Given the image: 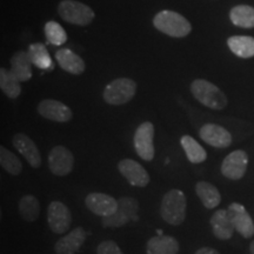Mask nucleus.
I'll use <instances>...</instances> for the list:
<instances>
[{
  "label": "nucleus",
  "instance_id": "nucleus-1",
  "mask_svg": "<svg viewBox=\"0 0 254 254\" xmlns=\"http://www.w3.org/2000/svg\"><path fill=\"white\" fill-rule=\"evenodd\" d=\"M160 215L172 226L182 225L186 218V196L180 190H170L161 200Z\"/></svg>",
  "mask_w": 254,
  "mask_h": 254
},
{
  "label": "nucleus",
  "instance_id": "nucleus-2",
  "mask_svg": "<svg viewBox=\"0 0 254 254\" xmlns=\"http://www.w3.org/2000/svg\"><path fill=\"white\" fill-rule=\"evenodd\" d=\"M153 25L158 31L173 38H184L190 33V21L178 12L164 9L153 18Z\"/></svg>",
  "mask_w": 254,
  "mask_h": 254
},
{
  "label": "nucleus",
  "instance_id": "nucleus-3",
  "mask_svg": "<svg viewBox=\"0 0 254 254\" xmlns=\"http://www.w3.org/2000/svg\"><path fill=\"white\" fill-rule=\"evenodd\" d=\"M190 92L199 103L212 110H224L227 105V98L220 88L204 79H196L190 84Z\"/></svg>",
  "mask_w": 254,
  "mask_h": 254
},
{
  "label": "nucleus",
  "instance_id": "nucleus-4",
  "mask_svg": "<svg viewBox=\"0 0 254 254\" xmlns=\"http://www.w3.org/2000/svg\"><path fill=\"white\" fill-rule=\"evenodd\" d=\"M58 13L66 23L78 26H87L94 19L93 9L75 0H63L58 6Z\"/></svg>",
  "mask_w": 254,
  "mask_h": 254
},
{
  "label": "nucleus",
  "instance_id": "nucleus-5",
  "mask_svg": "<svg viewBox=\"0 0 254 254\" xmlns=\"http://www.w3.org/2000/svg\"><path fill=\"white\" fill-rule=\"evenodd\" d=\"M136 93V84L129 78H119L111 81L104 90V100L107 104L119 106L127 104Z\"/></svg>",
  "mask_w": 254,
  "mask_h": 254
},
{
  "label": "nucleus",
  "instance_id": "nucleus-6",
  "mask_svg": "<svg viewBox=\"0 0 254 254\" xmlns=\"http://www.w3.org/2000/svg\"><path fill=\"white\" fill-rule=\"evenodd\" d=\"M139 204L134 198L123 196L118 200V209L116 213L101 218L104 227H122L131 220L138 219Z\"/></svg>",
  "mask_w": 254,
  "mask_h": 254
},
{
  "label": "nucleus",
  "instance_id": "nucleus-7",
  "mask_svg": "<svg viewBox=\"0 0 254 254\" xmlns=\"http://www.w3.org/2000/svg\"><path fill=\"white\" fill-rule=\"evenodd\" d=\"M154 126L150 122L142 123L134 133V148L142 160L151 161L154 158Z\"/></svg>",
  "mask_w": 254,
  "mask_h": 254
},
{
  "label": "nucleus",
  "instance_id": "nucleus-8",
  "mask_svg": "<svg viewBox=\"0 0 254 254\" xmlns=\"http://www.w3.org/2000/svg\"><path fill=\"white\" fill-rule=\"evenodd\" d=\"M47 220H49V226L53 233L64 234L71 226V211L63 202L52 201L47 209Z\"/></svg>",
  "mask_w": 254,
  "mask_h": 254
},
{
  "label": "nucleus",
  "instance_id": "nucleus-9",
  "mask_svg": "<svg viewBox=\"0 0 254 254\" xmlns=\"http://www.w3.org/2000/svg\"><path fill=\"white\" fill-rule=\"evenodd\" d=\"M74 157L65 146H56L49 154V167L51 172L58 177H65L72 172Z\"/></svg>",
  "mask_w": 254,
  "mask_h": 254
},
{
  "label": "nucleus",
  "instance_id": "nucleus-10",
  "mask_svg": "<svg viewBox=\"0 0 254 254\" xmlns=\"http://www.w3.org/2000/svg\"><path fill=\"white\" fill-rule=\"evenodd\" d=\"M247 165H249V155L245 151H234L224 159L221 164V173L231 180H239L245 176Z\"/></svg>",
  "mask_w": 254,
  "mask_h": 254
},
{
  "label": "nucleus",
  "instance_id": "nucleus-11",
  "mask_svg": "<svg viewBox=\"0 0 254 254\" xmlns=\"http://www.w3.org/2000/svg\"><path fill=\"white\" fill-rule=\"evenodd\" d=\"M118 170L122 173V176L133 186L146 187L150 184V174L140 164L136 163L133 159H123V160H120V163L118 164Z\"/></svg>",
  "mask_w": 254,
  "mask_h": 254
},
{
  "label": "nucleus",
  "instance_id": "nucleus-12",
  "mask_svg": "<svg viewBox=\"0 0 254 254\" xmlns=\"http://www.w3.org/2000/svg\"><path fill=\"white\" fill-rule=\"evenodd\" d=\"M38 112L45 119L52 120L56 123H67L72 119L73 114L68 106L62 101L45 99L38 105Z\"/></svg>",
  "mask_w": 254,
  "mask_h": 254
},
{
  "label": "nucleus",
  "instance_id": "nucleus-13",
  "mask_svg": "<svg viewBox=\"0 0 254 254\" xmlns=\"http://www.w3.org/2000/svg\"><path fill=\"white\" fill-rule=\"evenodd\" d=\"M85 204L92 213L99 217H107L118 209V200L104 193H90L85 199Z\"/></svg>",
  "mask_w": 254,
  "mask_h": 254
},
{
  "label": "nucleus",
  "instance_id": "nucleus-14",
  "mask_svg": "<svg viewBox=\"0 0 254 254\" xmlns=\"http://www.w3.org/2000/svg\"><path fill=\"white\" fill-rule=\"evenodd\" d=\"M228 214L233 222V226L240 236L244 238H251L254 236V224L249 212L243 205L233 202L228 206Z\"/></svg>",
  "mask_w": 254,
  "mask_h": 254
},
{
  "label": "nucleus",
  "instance_id": "nucleus-15",
  "mask_svg": "<svg viewBox=\"0 0 254 254\" xmlns=\"http://www.w3.org/2000/svg\"><path fill=\"white\" fill-rule=\"evenodd\" d=\"M200 138L206 144L217 148H226L232 144V135L224 127L215 124H206L200 128Z\"/></svg>",
  "mask_w": 254,
  "mask_h": 254
},
{
  "label": "nucleus",
  "instance_id": "nucleus-16",
  "mask_svg": "<svg viewBox=\"0 0 254 254\" xmlns=\"http://www.w3.org/2000/svg\"><path fill=\"white\" fill-rule=\"evenodd\" d=\"M13 146L19 153L26 159V161L33 168H38L41 165V155L36 142L24 133H17L13 136Z\"/></svg>",
  "mask_w": 254,
  "mask_h": 254
},
{
  "label": "nucleus",
  "instance_id": "nucleus-17",
  "mask_svg": "<svg viewBox=\"0 0 254 254\" xmlns=\"http://www.w3.org/2000/svg\"><path fill=\"white\" fill-rule=\"evenodd\" d=\"M87 238L86 231L82 227H75L67 236L57 241L55 245V251L57 254H75L77 251L82 246Z\"/></svg>",
  "mask_w": 254,
  "mask_h": 254
},
{
  "label": "nucleus",
  "instance_id": "nucleus-18",
  "mask_svg": "<svg viewBox=\"0 0 254 254\" xmlns=\"http://www.w3.org/2000/svg\"><path fill=\"white\" fill-rule=\"evenodd\" d=\"M211 227L215 238L220 240L231 239L234 233L233 222L231 220L227 209H218L211 217Z\"/></svg>",
  "mask_w": 254,
  "mask_h": 254
},
{
  "label": "nucleus",
  "instance_id": "nucleus-19",
  "mask_svg": "<svg viewBox=\"0 0 254 254\" xmlns=\"http://www.w3.org/2000/svg\"><path fill=\"white\" fill-rule=\"evenodd\" d=\"M180 246L177 239L170 236H154L147 241V254H178Z\"/></svg>",
  "mask_w": 254,
  "mask_h": 254
},
{
  "label": "nucleus",
  "instance_id": "nucleus-20",
  "mask_svg": "<svg viewBox=\"0 0 254 254\" xmlns=\"http://www.w3.org/2000/svg\"><path fill=\"white\" fill-rule=\"evenodd\" d=\"M56 59L59 66L64 71L71 73V74L79 75L85 71V63L80 58V56L75 55L74 52L68 49L58 50L56 53Z\"/></svg>",
  "mask_w": 254,
  "mask_h": 254
},
{
  "label": "nucleus",
  "instance_id": "nucleus-21",
  "mask_svg": "<svg viewBox=\"0 0 254 254\" xmlns=\"http://www.w3.org/2000/svg\"><path fill=\"white\" fill-rule=\"evenodd\" d=\"M32 60L27 52L19 51L11 58V72L20 82L28 81L32 78Z\"/></svg>",
  "mask_w": 254,
  "mask_h": 254
},
{
  "label": "nucleus",
  "instance_id": "nucleus-22",
  "mask_svg": "<svg viewBox=\"0 0 254 254\" xmlns=\"http://www.w3.org/2000/svg\"><path fill=\"white\" fill-rule=\"evenodd\" d=\"M195 192L206 208L213 209L221 202V195L219 190L207 182L196 183Z\"/></svg>",
  "mask_w": 254,
  "mask_h": 254
},
{
  "label": "nucleus",
  "instance_id": "nucleus-23",
  "mask_svg": "<svg viewBox=\"0 0 254 254\" xmlns=\"http://www.w3.org/2000/svg\"><path fill=\"white\" fill-rule=\"evenodd\" d=\"M27 53L32 60V64L36 65L38 68L44 69V71H52L55 68V64L44 44H32L28 47Z\"/></svg>",
  "mask_w": 254,
  "mask_h": 254
},
{
  "label": "nucleus",
  "instance_id": "nucleus-24",
  "mask_svg": "<svg viewBox=\"0 0 254 254\" xmlns=\"http://www.w3.org/2000/svg\"><path fill=\"white\" fill-rule=\"evenodd\" d=\"M230 50L239 58L254 57V38L249 36H234L227 40Z\"/></svg>",
  "mask_w": 254,
  "mask_h": 254
},
{
  "label": "nucleus",
  "instance_id": "nucleus-25",
  "mask_svg": "<svg viewBox=\"0 0 254 254\" xmlns=\"http://www.w3.org/2000/svg\"><path fill=\"white\" fill-rule=\"evenodd\" d=\"M0 88L9 99H15L21 93V86L19 79L15 77L11 69L0 68Z\"/></svg>",
  "mask_w": 254,
  "mask_h": 254
},
{
  "label": "nucleus",
  "instance_id": "nucleus-26",
  "mask_svg": "<svg viewBox=\"0 0 254 254\" xmlns=\"http://www.w3.org/2000/svg\"><path fill=\"white\" fill-rule=\"evenodd\" d=\"M180 142H182V146L187 155V159H189L190 163L201 164L206 160L207 153H206L204 147L194 138H192L190 135H184L180 139Z\"/></svg>",
  "mask_w": 254,
  "mask_h": 254
},
{
  "label": "nucleus",
  "instance_id": "nucleus-27",
  "mask_svg": "<svg viewBox=\"0 0 254 254\" xmlns=\"http://www.w3.org/2000/svg\"><path fill=\"white\" fill-rule=\"evenodd\" d=\"M230 18L236 26L244 28L254 27V8L252 6L239 5L231 9Z\"/></svg>",
  "mask_w": 254,
  "mask_h": 254
},
{
  "label": "nucleus",
  "instance_id": "nucleus-28",
  "mask_svg": "<svg viewBox=\"0 0 254 254\" xmlns=\"http://www.w3.org/2000/svg\"><path fill=\"white\" fill-rule=\"evenodd\" d=\"M19 213L28 222L36 221L40 215V204L34 195H25L19 201Z\"/></svg>",
  "mask_w": 254,
  "mask_h": 254
},
{
  "label": "nucleus",
  "instance_id": "nucleus-29",
  "mask_svg": "<svg viewBox=\"0 0 254 254\" xmlns=\"http://www.w3.org/2000/svg\"><path fill=\"white\" fill-rule=\"evenodd\" d=\"M0 165L6 172L12 174V176H18L23 170V164L19 160L17 155H14V153H12L4 146L0 147Z\"/></svg>",
  "mask_w": 254,
  "mask_h": 254
},
{
  "label": "nucleus",
  "instance_id": "nucleus-30",
  "mask_svg": "<svg viewBox=\"0 0 254 254\" xmlns=\"http://www.w3.org/2000/svg\"><path fill=\"white\" fill-rule=\"evenodd\" d=\"M47 43L51 45L60 46L66 43L67 40V34L60 24L57 21H47L44 27Z\"/></svg>",
  "mask_w": 254,
  "mask_h": 254
},
{
  "label": "nucleus",
  "instance_id": "nucleus-31",
  "mask_svg": "<svg viewBox=\"0 0 254 254\" xmlns=\"http://www.w3.org/2000/svg\"><path fill=\"white\" fill-rule=\"evenodd\" d=\"M97 254H124L118 244L112 240H106L100 243L97 247Z\"/></svg>",
  "mask_w": 254,
  "mask_h": 254
},
{
  "label": "nucleus",
  "instance_id": "nucleus-32",
  "mask_svg": "<svg viewBox=\"0 0 254 254\" xmlns=\"http://www.w3.org/2000/svg\"><path fill=\"white\" fill-rule=\"evenodd\" d=\"M195 254H219L217 250L211 249V247H202V249L198 250Z\"/></svg>",
  "mask_w": 254,
  "mask_h": 254
},
{
  "label": "nucleus",
  "instance_id": "nucleus-33",
  "mask_svg": "<svg viewBox=\"0 0 254 254\" xmlns=\"http://www.w3.org/2000/svg\"><path fill=\"white\" fill-rule=\"evenodd\" d=\"M250 252H251V254H254V240L251 243V245H250Z\"/></svg>",
  "mask_w": 254,
  "mask_h": 254
}]
</instances>
